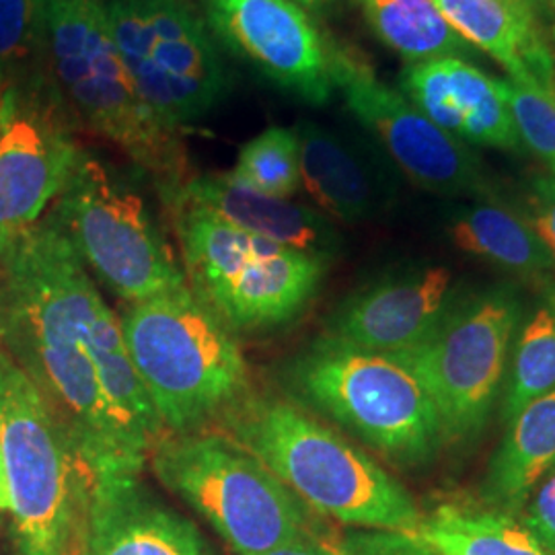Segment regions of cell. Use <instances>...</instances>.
Here are the masks:
<instances>
[{
	"mask_svg": "<svg viewBox=\"0 0 555 555\" xmlns=\"http://www.w3.org/2000/svg\"><path fill=\"white\" fill-rule=\"evenodd\" d=\"M100 291L52 212L0 256V348L38 387L91 479L140 476L91 358Z\"/></svg>",
	"mask_w": 555,
	"mask_h": 555,
	"instance_id": "6da1fadb",
	"label": "cell"
},
{
	"mask_svg": "<svg viewBox=\"0 0 555 555\" xmlns=\"http://www.w3.org/2000/svg\"><path fill=\"white\" fill-rule=\"evenodd\" d=\"M215 426L321 518L369 531H412L424 515L375 456L293 399L249 391Z\"/></svg>",
	"mask_w": 555,
	"mask_h": 555,
	"instance_id": "7a4b0ae2",
	"label": "cell"
},
{
	"mask_svg": "<svg viewBox=\"0 0 555 555\" xmlns=\"http://www.w3.org/2000/svg\"><path fill=\"white\" fill-rule=\"evenodd\" d=\"M118 318L165 433L185 435L217 424L251 391L237 336L190 286L126 302Z\"/></svg>",
	"mask_w": 555,
	"mask_h": 555,
	"instance_id": "3957f363",
	"label": "cell"
},
{
	"mask_svg": "<svg viewBox=\"0 0 555 555\" xmlns=\"http://www.w3.org/2000/svg\"><path fill=\"white\" fill-rule=\"evenodd\" d=\"M284 383L300 408L401 469L424 467L444 447L433 399L393 354L321 336L288 360Z\"/></svg>",
	"mask_w": 555,
	"mask_h": 555,
	"instance_id": "277c9868",
	"label": "cell"
},
{
	"mask_svg": "<svg viewBox=\"0 0 555 555\" xmlns=\"http://www.w3.org/2000/svg\"><path fill=\"white\" fill-rule=\"evenodd\" d=\"M46 50L60 95L93 132L159 179L160 196L188 181L178 132L140 98L101 0H48Z\"/></svg>",
	"mask_w": 555,
	"mask_h": 555,
	"instance_id": "5b68a950",
	"label": "cell"
},
{
	"mask_svg": "<svg viewBox=\"0 0 555 555\" xmlns=\"http://www.w3.org/2000/svg\"><path fill=\"white\" fill-rule=\"evenodd\" d=\"M169 206L190 291L235 336L284 327L318 295L330 261L245 233L194 206Z\"/></svg>",
	"mask_w": 555,
	"mask_h": 555,
	"instance_id": "8992f818",
	"label": "cell"
},
{
	"mask_svg": "<svg viewBox=\"0 0 555 555\" xmlns=\"http://www.w3.org/2000/svg\"><path fill=\"white\" fill-rule=\"evenodd\" d=\"M149 461L237 555H266L323 529L319 516L258 456L222 433L165 435Z\"/></svg>",
	"mask_w": 555,
	"mask_h": 555,
	"instance_id": "52a82bcc",
	"label": "cell"
},
{
	"mask_svg": "<svg viewBox=\"0 0 555 555\" xmlns=\"http://www.w3.org/2000/svg\"><path fill=\"white\" fill-rule=\"evenodd\" d=\"M522 311L511 286L463 293L430 336L393 354L433 399L444 444L481 437L496 412Z\"/></svg>",
	"mask_w": 555,
	"mask_h": 555,
	"instance_id": "ba28073f",
	"label": "cell"
},
{
	"mask_svg": "<svg viewBox=\"0 0 555 555\" xmlns=\"http://www.w3.org/2000/svg\"><path fill=\"white\" fill-rule=\"evenodd\" d=\"M0 451L13 555H59L91 486L38 387L0 348Z\"/></svg>",
	"mask_w": 555,
	"mask_h": 555,
	"instance_id": "9c48e42d",
	"label": "cell"
},
{
	"mask_svg": "<svg viewBox=\"0 0 555 555\" xmlns=\"http://www.w3.org/2000/svg\"><path fill=\"white\" fill-rule=\"evenodd\" d=\"M50 212L89 274L93 272L124 302L188 286L149 204L89 153H82Z\"/></svg>",
	"mask_w": 555,
	"mask_h": 555,
	"instance_id": "30bf717a",
	"label": "cell"
},
{
	"mask_svg": "<svg viewBox=\"0 0 555 555\" xmlns=\"http://www.w3.org/2000/svg\"><path fill=\"white\" fill-rule=\"evenodd\" d=\"M112 38L140 98L171 130L210 114L229 91L215 36L188 0L103 2Z\"/></svg>",
	"mask_w": 555,
	"mask_h": 555,
	"instance_id": "8fae6325",
	"label": "cell"
},
{
	"mask_svg": "<svg viewBox=\"0 0 555 555\" xmlns=\"http://www.w3.org/2000/svg\"><path fill=\"white\" fill-rule=\"evenodd\" d=\"M60 98L41 70L0 89V256L52 210L85 153Z\"/></svg>",
	"mask_w": 555,
	"mask_h": 555,
	"instance_id": "7c38bea8",
	"label": "cell"
},
{
	"mask_svg": "<svg viewBox=\"0 0 555 555\" xmlns=\"http://www.w3.org/2000/svg\"><path fill=\"white\" fill-rule=\"evenodd\" d=\"M332 59L334 82L350 112L375 134L405 178L447 198H490L492 185L469 144L440 130L354 54L334 48Z\"/></svg>",
	"mask_w": 555,
	"mask_h": 555,
	"instance_id": "4fadbf2b",
	"label": "cell"
},
{
	"mask_svg": "<svg viewBox=\"0 0 555 555\" xmlns=\"http://www.w3.org/2000/svg\"><path fill=\"white\" fill-rule=\"evenodd\" d=\"M217 40L278 89L309 105L332 100L334 46L295 0H199Z\"/></svg>",
	"mask_w": 555,
	"mask_h": 555,
	"instance_id": "5bb4252c",
	"label": "cell"
},
{
	"mask_svg": "<svg viewBox=\"0 0 555 555\" xmlns=\"http://www.w3.org/2000/svg\"><path fill=\"white\" fill-rule=\"evenodd\" d=\"M463 293L442 266L393 272L344 298L327 319L323 336L380 354H399L430 336Z\"/></svg>",
	"mask_w": 555,
	"mask_h": 555,
	"instance_id": "9a60e30c",
	"label": "cell"
},
{
	"mask_svg": "<svg viewBox=\"0 0 555 555\" xmlns=\"http://www.w3.org/2000/svg\"><path fill=\"white\" fill-rule=\"evenodd\" d=\"M295 132L300 185L327 217L360 224L378 219L393 206V171L369 144L318 121H300Z\"/></svg>",
	"mask_w": 555,
	"mask_h": 555,
	"instance_id": "2e32d148",
	"label": "cell"
},
{
	"mask_svg": "<svg viewBox=\"0 0 555 555\" xmlns=\"http://www.w3.org/2000/svg\"><path fill=\"white\" fill-rule=\"evenodd\" d=\"M401 95L465 144L520 151V140L504 100L500 79H490L461 59L408 64L399 75Z\"/></svg>",
	"mask_w": 555,
	"mask_h": 555,
	"instance_id": "e0dca14e",
	"label": "cell"
},
{
	"mask_svg": "<svg viewBox=\"0 0 555 555\" xmlns=\"http://www.w3.org/2000/svg\"><path fill=\"white\" fill-rule=\"evenodd\" d=\"M87 545L89 555H210L196 525L139 476L91 479Z\"/></svg>",
	"mask_w": 555,
	"mask_h": 555,
	"instance_id": "ac0fdd59",
	"label": "cell"
},
{
	"mask_svg": "<svg viewBox=\"0 0 555 555\" xmlns=\"http://www.w3.org/2000/svg\"><path fill=\"white\" fill-rule=\"evenodd\" d=\"M163 199L206 210L245 233L330 263L341 249L336 227L325 215L295 199L261 194L231 171L190 178L178 190L163 194Z\"/></svg>",
	"mask_w": 555,
	"mask_h": 555,
	"instance_id": "d6986e66",
	"label": "cell"
},
{
	"mask_svg": "<svg viewBox=\"0 0 555 555\" xmlns=\"http://www.w3.org/2000/svg\"><path fill=\"white\" fill-rule=\"evenodd\" d=\"M456 34L502 64L511 79L552 91L555 60L537 29L535 11L520 0H435Z\"/></svg>",
	"mask_w": 555,
	"mask_h": 555,
	"instance_id": "ffe728a7",
	"label": "cell"
},
{
	"mask_svg": "<svg viewBox=\"0 0 555 555\" xmlns=\"http://www.w3.org/2000/svg\"><path fill=\"white\" fill-rule=\"evenodd\" d=\"M91 358L101 393L130 456L144 467L165 428L128 354L119 318L98 298L91 318Z\"/></svg>",
	"mask_w": 555,
	"mask_h": 555,
	"instance_id": "44dd1931",
	"label": "cell"
},
{
	"mask_svg": "<svg viewBox=\"0 0 555 555\" xmlns=\"http://www.w3.org/2000/svg\"><path fill=\"white\" fill-rule=\"evenodd\" d=\"M504 426L483 474L481 500L488 508L518 516L537 483L555 467V389Z\"/></svg>",
	"mask_w": 555,
	"mask_h": 555,
	"instance_id": "7402d4cb",
	"label": "cell"
},
{
	"mask_svg": "<svg viewBox=\"0 0 555 555\" xmlns=\"http://www.w3.org/2000/svg\"><path fill=\"white\" fill-rule=\"evenodd\" d=\"M447 233L459 249L516 276L541 278L555 270L552 254L529 220L496 199L477 198L455 206Z\"/></svg>",
	"mask_w": 555,
	"mask_h": 555,
	"instance_id": "603a6c76",
	"label": "cell"
},
{
	"mask_svg": "<svg viewBox=\"0 0 555 555\" xmlns=\"http://www.w3.org/2000/svg\"><path fill=\"white\" fill-rule=\"evenodd\" d=\"M430 555H550L518 516L440 504L410 531Z\"/></svg>",
	"mask_w": 555,
	"mask_h": 555,
	"instance_id": "cb8c5ba5",
	"label": "cell"
},
{
	"mask_svg": "<svg viewBox=\"0 0 555 555\" xmlns=\"http://www.w3.org/2000/svg\"><path fill=\"white\" fill-rule=\"evenodd\" d=\"M373 34L408 64L474 56L435 0H358Z\"/></svg>",
	"mask_w": 555,
	"mask_h": 555,
	"instance_id": "d4e9b609",
	"label": "cell"
},
{
	"mask_svg": "<svg viewBox=\"0 0 555 555\" xmlns=\"http://www.w3.org/2000/svg\"><path fill=\"white\" fill-rule=\"evenodd\" d=\"M555 389V298L535 307L516 330L504 389L500 397V417L508 424L531 401Z\"/></svg>",
	"mask_w": 555,
	"mask_h": 555,
	"instance_id": "484cf974",
	"label": "cell"
},
{
	"mask_svg": "<svg viewBox=\"0 0 555 555\" xmlns=\"http://www.w3.org/2000/svg\"><path fill=\"white\" fill-rule=\"evenodd\" d=\"M231 173L261 194L293 198L300 188V159L295 128L272 126L243 144Z\"/></svg>",
	"mask_w": 555,
	"mask_h": 555,
	"instance_id": "4316f807",
	"label": "cell"
},
{
	"mask_svg": "<svg viewBox=\"0 0 555 555\" xmlns=\"http://www.w3.org/2000/svg\"><path fill=\"white\" fill-rule=\"evenodd\" d=\"M48 0H0V89L40 73Z\"/></svg>",
	"mask_w": 555,
	"mask_h": 555,
	"instance_id": "83f0119b",
	"label": "cell"
},
{
	"mask_svg": "<svg viewBox=\"0 0 555 555\" xmlns=\"http://www.w3.org/2000/svg\"><path fill=\"white\" fill-rule=\"evenodd\" d=\"M520 144L555 176V98L533 80H500Z\"/></svg>",
	"mask_w": 555,
	"mask_h": 555,
	"instance_id": "f1b7e54d",
	"label": "cell"
},
{
	"mask_svg": "<svg viewBox=\"0 0 555 555\" xmlns=\"http://www.w3.org/2000/svg\"><path fill=\"white\" fill-rule=\"evenodd\" d=\"M518 518L539 545L555 555V467L537 483Z\"/></svg>",
	"mask_w": 555,
	"mask_h": 555,
	"instance_id": "f546056e",
	"label": "cell"
},
{
	"mask_svg": "<svg viewBox=\"0 0 555 555\" xmlns=\"http://www.w3.org/2000/svg\"><path fill=\"white\" fill-rule=\"evenodd\" d=\"M529 224L547 247L555 261V176H539L529 192Z\"/></svg>",
	"mask_w": 555,
	"mask_h": 555,
	"instance_id": "4dcf8cb0",
	"label": "cell"
},
{
	"mask_svg": "<svg viewBox=\"0 0 555 555\" xmlns=\"http://www.w3.org/2000/svg\"><path fill=\"white\" fill-rule=\"evenodd\" d=\"M266 555H352L348 552L344 535L339 537L327 527L319 529L311 535L300 537L297 541H291L274 552Z\"/></svg>",
	"mask_w": 555,
	"mask_h": 555,
	"instance_id": "1f68e13d",
	"label": "cell"
},
{
	"mask_svg": "<svg viewBox=\"0 0 555 555\" xmlns=\"http://www.w3.org/2000/svg\"><path fill=\"white\" fill-rule=\"evenodd\" d=\"M87 500H89V490L80 502L79 511H77L75 520L68 529V535L60 547L59 555H89V545H87Z\"/></svg>",
	"mask_w": 555,
	"mask_h": 555,
	"instance_id": "d6a6232c",
	"label": "cell"
},
{
	"mask_svg": "<svg viewBox=\"0 0 555 555\" xmlns=\"http://www.w3.org/2000/svg\"><path fill=\"white\" fill-rule=\"evenodd\" d=\"M0 511H9V486H7L2 451H0Z\"/></svg>",
	"mask_w": 555,
	"mask_h": 555,
	"instance_id": "836d02e7",
	"label": "cell"
},
{
	"mask_svg": "<svg viewBox=\"0 0 555 555\" xmlns=\"http://www.w3.org/2000/svg\"><path fill=\"white\" fill-rule=\"evenodd\" d=\"M295 2L300 4L302 9H323V7H327L334 0H295Z\"/></svg>",
	"mask_w": 555,
	"mask_h": 555,
	"instance_id": "e575fe53",
	"label": "cell"
},
{
	"mask_svg": "<svg viewBox=\"0 0 555 555\" xmlns=\"http://www.w3.org/2000/svg\"><path fill=\"white\" fill-rule=\"evenodd\" d=\"M520 2H522V4H527V7H531V9L535 11L537 2H539V0H520Z\"/></svg>",
	"mask_w": 555,
	"mask_h": 555,
	"instance_id": "d590c367",
	"label": "cell"
},
{
	"mask_svg": "<svg viewBox=\"0 0 555 555\" xmlns=\"http://www.w3.org/2000/svg\"><path fill=\"white\" fill-rule=\"evenodd\" d=\"M539 2H541V0H539ZM543 2H547L552 9H555V0H543Z\"/></svg>",
	"mask_w": 555,
	"mask_h": 555,
	"instance_id": "8d00e7d4",
	"label": "cell"
},
{
	"mask_svg": "<svg viewBox=\"0 0 555 555\" xmlns=\"http://www.w3.org/2000/svg\"><path fill=\"white\" fill-rule=\"evenodd\" d=\"M552 36H554V41H555V23H554V27H552Z\"/></svg>",
	"mask_w": 555,
	"mask_h": 555,
	"instance_id": "74e56055",
	"label": "cell"
}]
</instances>
